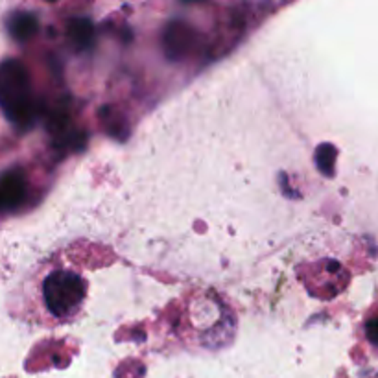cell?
<instances>
[{
	"instance_id": "obj_2",
	"label": "cell",
	"mask_w": 378,
	"mask_h": 378,
	"mask_svg": "<svg viewBox=\"0 0 378 378\" xmlns=\"http://www.w3.org/2000/svg\"><path fill=\"white\" fill-rule=\"evenodd\" d=\"M0 111L17 126H28L34 118L32 81L19 59H6L0 63Z\"/></svg>"
},
{
	"instance_id": "obj_3",
	"label": "cell",
	"mask_w": 378,
	"mask_h": 378,
	"mask_svg": "<svg viewBox=\"0 0 378 378\" xmlns=\"http://www.w3.org/2000/svg\"><path fill=\"white\" fill-rule=\"evenodd\" d=\"M26 198V178L23 170H10L0 176V212L12 211Z\"/></svg>"
},
{
	"instance_id": "obj_1",
	"label": "cell",
	"mask_w": 378,
	"mask_h": 378,
	"mask_svg": "<svg viewBox=\"0 0 378 378\" xmlns=\"http://www.w3.org/2000/svg\"><path fill=\"white\" fill-rule=\"evenodd\" d=\"M87 282L70 268H52L41 282V297L48 317L56 323L72 321L85 306Z\"/></svg>"
},
{
	"instance_id": "obj_4",
	"label": "cell",
	"mask_w": 378,
	"mask_h": 378,
	"mask_svg": "<svg viewBox=\"0 0 378 378\" xmlns=\"http://www.w3.org/2000/svg\"><path fill=\"white\" fill-rule=\"evenodd\" d=\"M13 39L28 41L37 32V19L32 13H15L8 23Z\"/></svg>"
}]
</instances>
